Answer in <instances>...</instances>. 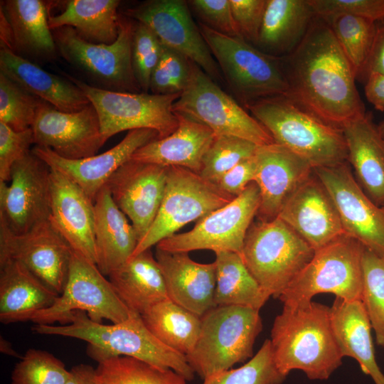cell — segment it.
Segmentation results:
<instances>
[{
	"label": "cell",
	"instance_id": "7402d4cb",
	"mask_svg": "<svg viewBox=\"0 0 384 384\" xmlns=\"http://www.w3.org/2000/svg\"><path fill=\"white\" fill-rule=\"evenodd\" d=\"M254 182L259 188L257 220L277 218L283 205L314 173L311 165L286 147L272 143L258 146L254 155Z\"/></svg>",
	"mask_w": 384,
	"mask_h": 384
},
{
	"label": "cell",
	"instance_id": "681fc988",
	"mask_svg": "<svg viewBox=\"0 0 384 384\" xmlns=\"http://www.w3.org/2000/svg\"><path fill=\"white\" fill-rule=\"evenodd\" d=\"M188 4L200 23L223 35L242 38L233 19L230 0H191Z\"/></svg>",
	"mask_w": 384,
	"mask_h": 384
},
{
	"label": "cell",
	"instance_id": "7bdbcfd3",
	"mask_svg": "<svg viewBox=\"0 0 384 384\" xmlns=\"http://www.w3.org/2000/svg\"><path fill=\"white\" fill-rule=\"evenodd\" d=\"M285 378L275 365L270 341L267 339L246 363L208 377L203 384H282Z\"/></svg>",
	"mask_w": 384,
	"mask_h": 384
},
{
	"label": "cell",
	"instance_id": "d4e9b609",
	"mask_svg": "<svg viewBox=\"0 0 384 384\" xmlns=\"http://www.w3.org/2000/svg\"><path fill=\"white\" fill-rule=\"evenodd\" d=\"M155 257L169 299L201 317L215 306L214 262L199 263L188 252H167L157 247Z\"/></svg>",
	"mask_w": 384,
	"mask_h": 384
},
{
	"label": "cell",
	"instance_id": "277c9868",
	"mask_svg": "<svg viewBox=\"0 0 384 384\" xmlns=\"http://www.w3.org/2000/svg\"><path fill=\"white\" fill-rule=\"evenodd\" d=\"M245 107L268 131L274 143L302 157L313 169L348 161L342 129L319 119L288 97L264 98Z\"/></svg>",
	"mask_w": 384,
	"mask_h": 384
},
{
	"label": "cell",
	"instance_id": "d6986e66",
	"mask_svg": "<svg viewBox=\"0 0 384 384\" xmlns=\"http://www.w3.org/2000/svg\"><path fill=\"white\" fill-rule=\"evenodd\" d=\"M31 129L36 146L48 148L67 159L95 156L107 142L91 104L78 112H66L46 102L39 109Z\"/></svg>",
	"mask_w": 384,
	"mask_h": 384
},
{
	"label": "cell",
	"instance_id": "7a4b0ae2",
	"mask_svg": "<svg viewBox=\"0 0 384 384\" xmlns=\"http://www.w3.org/2000/svg\"><path fill=\"white\" fill-rule=\"evenodd\" d=\"M270 341L275 365L286 377L300 370L310 380H326L342 364L330 307L320 303L283 305L273 322Z\"/></svg>",
	"mask_w": 384,
	"mask_h": 384
},
{
	"label": "cell",
	"instance_id": "2e32d148",
	"mask_svg": "<svg viewBox=\"0 0 384 384\" xmlns=\"http://www.w3.org/2000/svg\"><path fill=\"white\" fill-rule=\"evenodd\" d=\"M73 252L50 218L21 234L0 221V263L21 262L59 295L68 280Z\"/></svg>",
	"mask_w": 384,
	"mask_h": 384
},
{
	"label": "cell",
	"instance_id": "816d5d0a",
	"mask_svg": "<svg viewBox=\"0 0 384 384\" xmlns=\"http://www.w3.org/2000/svg\"><path fill=\"white\" fill-rule=\"evenodd\" d=\"M256 164L254 156L247 159L225 174L217 186L233 197L240 195L254 181Z\"/></svg>",
	"mask_w": 384,
	"mask_h": 384
},
{
	"label": "cell",
	"instance_id": "bcb514c9",
	"mask_svg": "<svg viewBox=\"0 0 384 384\" xmlns=\"http://www.w3.org/2000/svg\"><path fill=\"white\" fill-rule=\"evenodd\" d=\"M163 45L146 26L134 21L132 46V68L143 92H148L152 73L162 52Z\"/></svg>",
	"mask_w": 384,
	"mask_h": 384
},
{
	"label": "cell",
	"instance_id": "ba28073f",
	"mask_svg": "<svg viewBox=\"0 0 384 384\" xmlns=\"http://www.w3.org/2000/svg\"><path fill=\"white\" fill-rule=\"evenodd\" d=\"M198 27L222 75L245 107L261 99L287 95L289 86L281 57L200 22Z\"/></svg>",
	"mask_w": 384,
	"mask_h": 384
},
{
	"label": "cell",
	"instance_id": "e0dca14e",
	"mask_svg": "<svg viewBox=\"0 0 384 384\" xmlns=\"http://www.w3.org/2000/svg\"><path fill=\"white\" fill-rule=\"evenodd\" d=\"M50 167L32 151L12 167L10 184L0 181V221L16 234L50 218Z\"/></svg>",
	"mask_w": 384,
	"mask_h": 384
},
{
	"label": "cell",
	"instance_id": "8992f818",
	"mask_svg": "<svg viewBox=\"0 0 384 384\" xmlns=\"http://www.w3.org/2000/svg\"><path fill=\"white\" fill-rule=\"evenodd\" d=\"M314 250L280 218L252 222L241 252L262 290L278 298L311 260Z\"/></svg>",
	"mask_w": 384,
	"mask_h": 384
},
{
	"label": "cell",
	"instance_id": "ffe728a7",
	"mask_svg": "<svg viewBox=\"0 0 384 384\" xmlns=\"http://www.w3.org/2000/svg\"><path fill=\"white\" fill-rule=\"evenodd\" d=\"M167 169L161 165L130 159L105 184L114 203L129 219L139 241L147 233L159 211Z\"/></svg>",
	"mask_w": 384,
	"mask_h": 384
},
{
	"label": "cell",
	"instance_id": "f6af8a7d",
	"mask_svg": "<svg viewBox=\"0 0 384 384\" xmlns=\"http://www.w3.org/2000/svg\"><path fill=\"white\" fill-rule=\"evenodd\" d=\"M193 62L178 52L163 45L159 61L150 82L152 94L181 93L189 82Z\"/></svg>",
	"mask_w": 384,
	"mask_h": 384
},
{
	"label": "cell",
	"instance_id": "ac0fdd59",
	"mask_svg": "<svg viewBox=\"0 0 384 384\" xmlns=\"http://www.w3.org/2000/svg\"><path fill=\"white\" fill-rule=\"evenodd\" d=\"M329 192L346 233L384 257V210L361 187L348 161L314 169Z\"/></svg>",
	"mask_w": 384,
	"mask_h": 384
},
{
	"label": "cell",
	"instance_id": "d6a6232c",
	"mask_svg": "<svg viewBox=\"0 0 384 384\" xmlns=\"http://www.w3.org/2000/svg\"><path fill=\"white\" fill-rule=\"evenodd\" d=\"M107 277L129 309L141 315L169 299L163 274L151 249L131 257Z\"/></svg>",
	"mask_w": 384,
	"mask_h": 384
},
{
	"label": "cell",
	"instance_id": "60d3db41",
	"mask_svg": "<svg viewBox=\"0 0 384 384\" xmlns=\"http://www.w3.org/2000/svg\"><path fill=\"white\" fill-rule=\"evenodd\" d=\"M257 146L239 137L215 135L203 158L199 174L205 180L217 185L228 171L241 161L253 156Z\"/></svg>",
	"mask_w": 384,
	"mask_h": 384
},
{
	"label": "cell",
	"instance_id": "484cf974",
	"mask_svg": "<svg viewBox=\"0 0 384 384\" xmlns=\"http://www.w3.org/2000/svg\"><path fill=\"white\" fill-rule=\"evenodd\" d=\"M341 129L348 151V162L356 179L378 206L384 207V139L370 114L346 123Z\"/></svg>",
	"mask_w": 384,
	"mask_h": 384
},
{
	"label": "cell",
	"instance_id": "f546056e",
	"mask_svg": "<svg viewBox=\"0 0 384 384\" xmlns=\"http://www.w3.org/2000/svg\"><path fill=\"white\" fill-rule=\"evenodd\" d=\"M96 265L108 276L133 255L139 239L105 186L94 201Z\"/></svg>",
	"mask_w": 384,
	"mask_h": 384
},
{
	"label": "cell",
	"instance_id": "836d02e7",
	"mask_svg": "<svg viewBox=\"0 0 384 384\" xmlns=\"http://www.w3.org/2000/svg\"><path fill=\"white\" fill-rule=\"evenodd\" d=\"M308 0H267L257 46L282 57L301 42L315 17Z\"/></svg>",
	"mask_w": 384,
	"mask_h": 384
},
{
	"label": "cell",
	"instance_id": "52a82bcc",
	"mask_svg": "<svg viewBox=\"0 0 384 384\" xmlns=\"http://www.w3.org/2000/svg\"><path fill=\"white\" fill-rule=\"evenodd\" d=\"M365 247L348 234L315 250L311 260L278 299L287 306L306 304L319 294L361 301Z\"/></svg>",
	"mask_w": 384,
	"mask_h": 384
},
{
	"label": "cell",
	"instance_id": "9a60e30c",
	"mask_svg": "<svg viewBox=\"0 0 384 384\" xmlns=\"http://www.w3.org/2000/svg\"><path fill=\"white\" fill-rule=\"evenodd\" d=\"M183 0H148L127 9L124 16L149 27L164 46L183 55L213 80L222 79L219 66Z\"/></svg>",
	"mask_w": 384,
	"mask_h": 384
},
{
	"label": "cell",
	"instance_id": "6da1fadb",
	"mask_svg": "<svg viewBox=\"0 0 384 384\" xmlns=\"http://www.w3.org/2000/svg\"><path fill=\"white\" fill-rule=\"evenodd\" d=\"M281 58L287 97L304 110L341 129L366 114L353 70L322 18L315 16L298 46Z\"/></svg>",
	"mask_w": 384,
	"mask_h": 384
},
{
	"label": "cell",
	"instance_id": "db71d44e",
	"mask_svg": "<svg viewBox=\"0 0 384 384\" xmlns=\"http://www.w3.org/2000/svg\"><path fill=\"white\" fill-rule=\"evenodd\" d=\"M367 100L380 112H384V74L370 73L365 80Z\"/></svg>",
	"mask_w": 384,
	"mask_h": 384
},
{
	"label": "cell",
	"instance_id": "5b68a950",
	"mask_svg": "<svg viewBox=\"0 0 384 384\" xmlns=\"http://www.w3.org/2000/svg\"><path fill=\"white\" fill-rule=\"evenodd\" d=\"M201 319L198 341L186 358L202 379L252 358L254 343L262 329L260 310L215 306Z\"/></svg>",
	"mask_w": 384,
	"mask_h": 384
},
{
	"label": "cell",
	"instance_id": "7dc6e473",
	"mask_svg": "<svg viewBox=\"0 0 384 384\" xmlns=\"http://www.w3.org/2000/svg\"><path fill=\"white\" fill-rule=\"evenodd\" d=\"M315 16L328 21L351 15L380 22L384 20V0H308Z\"/></svg>",
	"mask_w": 384,
	"mask_h": 384
},
{
	"label": "cell",
	"instance_id": "4fadbf2b",
	"mask_svg": "<svg viewBox=\"0 0 384 384\" xmlns=\"http://www.w3.org/2000/svg\"><path fill=\"white\" fill-rule=\"evenodd\" d=\"M75 311H85L94 321L107 319L112 324L127 319L130 310L119 297L109 279L97 265L73 252L69 274L63 292L49 308L36 313L31 319L35 324H68Z\"/></svg>",
	"mask_w": 384,
	"mask_h": 384
},
{
	"label": "cell",
	"instance_id": "c3c4849f",
	"mask_svg": "<svg viewBox=\"0 0 384 384\" xmlns=\"http://www.w3.org/2000/svg\"><path fill=\"white\" fill-rule=\"evenodd\" d=\"M33 144L31 128L16 132L0 122V181H11L13 166L31 151Z\"/></svg>",
	"mask_w": 384,
	"mask_h": 384
},
{
	"label": "cell",
	"instance_id": "f907efd6",
	"mask_svg": "<svg viewBox=\"0 0 384 384\" xmlns=\"http://www.w3.org/2000/svg\"><path fill=\"white\" fill-rule=\"evenodd\" d=\"M230 3L241 38L257 46L267 0H230Z\"/></svg>",
	"mask_w": 384,
	"mask_h": 384
},
{
	"label": "cell",
	"instance_id": "9c48e42d",
	"mask_svg": "<svg viewBox=\"0 0 384 384\" xmlns=\"http://www.w3.org/2000/svg\"><path fill=\"white\" fill-rule=\"evenodd\" d=\"M235 198L199 174L183 167H168L164 194L157 215L132 257L151 249L186 224L198 221Z\"/></svg>",
	"mask_w": 384,
	"mask_h": 384
},
{
	"label": "cell",
	"instance_id": "f5cc1de1",
	"mask_svg": "<svg viewBox=\"0 0 384 384\" xmlns=\"http://www.w3.org/2000/svg\"><path fill=\"white\" fill-rule=\"evenodd\" d=\"M376 33L370 53L361 77L365 81L370 73L384 74V20L376 23Z\"/></svg>",
	"mask_w": 384,
	"mask_h": 384
},
{
	"label": "cell",
	"instance_id": "ab89813d",
	"mask_svg": "<svg viewBox=\"0 0 384 384\" xmlns=\"http://www.w3.org/2000/svg\"><path fill=\"white\" fill-rule=\"evenodd\" d=\"M361 302L375 341L384 347V257L365 247L363 260Z\"/></svg>",
	"mask_w": 384,
	"mask_h": 384
},
{
	"label": "cell",
	"instance_id": "680465c9",
	"mask_svg": "<svg viewBox=\"0 0 384 384\" xmlns=\"http://www.w3.org/2000/svg\"><path fill=\"white\" fill-rule=\"evenodd\" d=\"M383 208V210H384V207H383V208Z\"/></svg>",
	"mask_w": 384,
	"mask_h": 384
},
{
	"label": "cell",
	"instance_id": "5bb4252c",
	"mask_svg": "<svg viewBox=\"0 0 384 384\" xmlns=\"http://www.w3.org/2000/svg\"><path fill=\"white\" fill-rule=\"evenodd\" d=\"M260 203L259 188L252 181L229 203L198 220L191 230L176 233L159 242L156 247L172 252L210 250L240 255Z\"/></svg>",
	"mask_w": 384,
	"mask_h": 384
},
{
	"label": "cell",
	"instance_id": "83f0119b",
	"mask_svg": "<svg viewBox=\"0 0 384 384\" xmlns=\"http://www.w3.org/2000/svg\"><path fill=\"white\" fill-rule=\"evenodd\" d=\"M177 116L178 126L172 134L139 148L131 160L165 167L179 166L200 174L203 158L215 135L206 125Z\"/></svg>",
	"mask_w": 384,
	"mask_h": 384
},
{
	"label": "cell",
	"instance_id": "44dd1931",
	"mask_svg": "<svg viewBox=\"0 0 384 384\" xmlns=\"http://www.w3.org/2000/svg\"><path fill=\"white\" fill-rule=\"evenodd\" d=\"M157 139L159 134L154 129L130 130L119 143L105 152L76 160L64 159L51 149L38 146L31 151L50 169L76 183L94 201L112 175L129 161L137 150Z\"/></svg>",
	"mask_w": 384,
	"mask_h": 384
},
{
	"label": "cell",
	"instance_id": "7c38bea8",
	"mask_svg": "<svg viewBox=\"0 0 384 384\" xmlns=\"http://www.w3.org/2000/svg\"><path fill=\"white\" fill-rule=\"evenodd\" d=\"M134 21L121 14L119 32L111 44L85 41L71 27L51 30L58 53L68 63L107 87L106 90L140 92L132 62Z\"/></svg>",
	"mask_w": 384,
	"mask_h": 384
},
{
	"label": "cell",
	"instance_id": "4dcf8cb0",
	"mask_svg": "<svg viewBox=\"0 0 384 384\" xmlns=\"http://www.w3.org/2000/svg\"><path fill=\"white\" fill-rule=\"evenodd\" d=\"M58 294L49 288L21 262L0 263V321L4 324L31 321L49 308Z\"/></svg>",
	"mask_w": 384,
	"mask_h": 384
},
{
	"label": "cell",
	"instance_id": "11a10c76",
	"mask_svg": "<svg viewBox=\"0 0 384 384\" xmlns=\"http://www.w3.org/2000/svg\"><path fill=\"white\" fill-rule=\"evenodd\" d=\"M65 384H101L97 369L80 363L70 370V377Z\"/></svg>",
	"mask_w": 384,
	"mask_h": 384
},
{
	"label": "cell",
	"instance_id": "d590c367",
	"mask_svg": "<svg viewBox=\"0 0 384 384\" xmlns=\"http://www.w3.org/2000/svg\"><path fill=\"white\" fill-rule=\"evenodd\" d=\"M215 254V306L237 305L260 310L270 297L251 274L241 255L231 251Z\"/></svg>",
	"mask_w": 384,
	"mask_h": 384
},
{
	"label": "cell",
	"instance_id": "9f6ffc18",
	"mask_svg": "<svg viewBox=\"0 0 384 384\" xmlns=\"http://www.w3.org/2000/svg\"><path fill=\"white\" fill-rule=\"evenodd\" d=\"M0 351L8 356L19 357V355L12 348L11 344L2 336L0 338Z\"/></svg>",
	"mask_w": 384,
	"mask_h": 384
},
{
	"label": "cell",
	"instance_id": "30bf717a",
	"mask_svg": "<svg viewBox=\"0 0 384 384\" xmlns=\"http://www.w3.org/2000/svg\"><path fill=\"white\" fill-rule=\"evenodd\" d=\"M65 75L95 107L101 133L107 141L121 132L137 129H154L158 132L159 139H162L172 134L178 126L173 105L181 93L157 95L114 91Z\"/></svg>",
	"mask_w": 384,
	"mask_h": 384
},
{
	"label": "cell",
	"instance_id": "ee69618b",
	"mask_svg": "<svg viewBox=\"0 0 384 384\" xmlns=\"http://www.w3.org/2000/svg\"><path fill=\"white\" fill-rule=\"evenodd\" d=\"M70 370L49 352L29 349L11 373V384H65Z\"/></svg>",
	"mask_w": 384,
	"mask_h": 384
},
{
	"label": "cell",
	"instance_id": "e575fe53",
	"mask_svg": "<svg viewBox=\"0 0 384 384\" xmlns=\"http://www.w3.org/2000/svg\"><path fill=\"white\" fill-rule=\"evenodd\" d=\"M118 0H70L58 15H49L51 30L69 26L87 41L111 44L119 32L121 14Z\"/></svg>",
	"mask_w": 384,
	"mask_h": 384
},
{
	"label": "cell",
	"instance_id": "3957f363",
	"mask_svg": "<svg viewBox=\"0 0 384 384\" xmlns=\"http://www.w3.org/2000/svg\"><path fill=\"white\" fill-rule=\"evenodd\" d=\"M31 329L39 334L85 341L88 343L87 354L97 362L124 356L171 369L187 381L194 378L186 356L161 342L147 329L141 314L131 310L127 319L110 325L92 321L85 311H75L68 316L67 324H35Z\"/></svg>",
	"mask_w": 384,
	"mask_h": 384
},
{
	"label": "cell",
	"instance_id": "603a6c76",
	"mask_svg": "<svg viewBox=\"0 0 384 384\" xmlns=\"http://www.w3.org/2000/svg\"><path fill=\"white\" fill-rule=\"evenodd\" d=\"M277 218L314 250L347 234L329 192L314 173L286 201Z\"/></svg>",
	"mask_w": 384,
	"mask_h": 384
},
{
	"label": "cell",
	"instance_id": "8fae6325",
	"mask_svg": "<svg viewBox=\"0 0 384 384\" xmlns=\"http://www.w3.org/2000/svg\"><path fill=\"white\" fill-rule=\"evenodd\" d=\"M173 109L176 114L206 125L215 135L233 136L257 146L274 142L252 115L193 62L188 86L174 103Z\"/></svg>",
	"mask_w": 384,
	"mask_h": 384
},
{
	"label": "cell",
	"instance_id": "b9f144b4",
	"mask_svg": "<svg viewBox=\"0 0 384 384\" xmlns=\"http://www.w3.org/2000/svg\"><path fill=\"white\" fill-rule=\"evenodd\" d=\"M46 102L0 72L1 122L16 132L31 129Z\"/></svg>",
	"mask_w": 384,
	"mask_h": 384
},
{
	"label": "cell",
	"instance_id": "f35d334b",
	"mask_svg": "<svg viewBox=\"0 0 384 384\" xmlns=\"http://www.w3.org/2000/svg\"><path fill=\"white\" fill-rule=\"evenodd\" d=\"M326 21L360 80L373 44L377 25L370 20L351 15H340Z\"/></svg>",
	"mask_w": 384,
	"mask_h": 384
},
{
	"label": "cell",
	"instance_id": "4316f807",
	"mask_svg": "<svg viewBox=\"0 0 384 384\" xmlns=\"http://www.w3.org/2000/svg\"><path fill=\"white\" fill-rule=\"evenodd\" d=\"M0 72L60 111L78 112L91 104L83 92L69 79L43 70L6 47L0 50Z\"/></svg>",
	"mask_w": 384,
	"mask_h": 384
},
{
	"label": "cell",
	"instance_id": "1f68e13d",
	"mask_svg": "<svg viewBox=\"0 0 384 384\" xmlns=\"http://www.w3.org/2000/svg\"><path fill=\"white\" fill-rule=\"evenodd\" d=\"M330 310L333 330L342 356L354 358L375 384H384V374L375 358L372 327L362 302L336 297Z\"/></svg>",
	"mask_w": 384,
	"mask_h": 384
},
{
	"label": "cell",
	"instance_id": "cb8c5ba5",
	"mask_svg": "<svg viewBox=\"0 0 384 384\" xmlns=\"http://www.w3.org/2000/svg\"><path fill=\"white\" fill-rule=\"evenodd\" d=\"M50 219L72 250L96 265L94 201L74 182L50 171Z\"/></svg>",
	"mask_w": 384,
	"mask_h": 384
},
{
	"label": "cell",
	"instance_id": "74e56055",
	"mask_svg": "<svg viewBox=\"0 0 384 384\" xmlns=\"http://www.w3.org/2000/svg\"><path fill=\"white\" fill-rule=\"evenodd\" d=\"M97 363L101 384H186L187 381L171 369L132 357L110 356Z\"/></svg>",
	"mask_w": 384,
	"mask_h": 384
},
{
	"label": "cell",
	"instance_id": "f1b7e54d",
	"mask_svg": "<svg viewBox=\"0 0 384 384\" xmlns=\"http://www.w3.org/2000/svg\"><path fill=\"white\" fill-rule=\"evenodd\" d=\"M50 5L41 0L1 1V14L9 24L15 53L43 60L55 57L57 47L48 24Z\"/></svg>",
	"mask_w": 384,
	"mask_h": 384
},
{
	"label": "cell",
	"instance_id": "6f0895ef",
	"mask_svg": "<svg viewBox=\"0 0 384 384\" xmlns=\"http://www.w3.org/2000/svg\"><path fill=\"white\" fill-rule=\"evenodd\" d=\"M377 126L380 135L384 139V119L377 124Z\"/></svg>",
	"mask_w": 384,
	"mask_h": 384
},
{
	"label": "cell",
	"instance_id": "8d00e7d4",
	"mask_svg": "<svg viewBox=\"0 0 384 384\" xmlns=\"http://www.w3.org/2000/svg\"><path fill=\"white\" fill-rule=\"evenodd\" d=\"M141 316L161 342L184 356L193 351L200 334L201 316L169 299L156 304Z\"/></svg>",
	"mask_w": 384,
	"mask_h": 384
}]
</instances>
